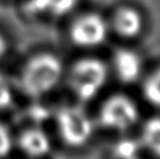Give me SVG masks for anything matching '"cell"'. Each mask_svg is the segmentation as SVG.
<instances>
[{
	"label": "cell",
	"mask_w": 160,
	"mask_h": 159,
	"mask_svg": "<svg viewBox=\"0 0 160 159\" xmlns=\"http://www.w3.org/2000/svg\"><path fill=\"white\" fill-rule=\"evenodd\" d=\"M63 75V66L53 54H39L26 63L21 73L22 90L32 97H41L52 91Z\"/></svg>",
	"instance_id": "obj_1"
},
{
	"label": "cell",
	"mask_w": 160,
	"mask_h": 159,
	"mask_svg": "<svg viewBox=\"0 0 160 159\" xmlns=\"http://www.w3.org/2000/svg\"><path fill=\"white\" fill-rule=\"evenodd\" d=\"M108 79V68L95 58L82 59L74 63L69 73V85L82 102L92 100L101 93Z\"/></svg>",
	"instance_id": "obj_2"
},
{
	"label": "cell",
	"mask_w": 160,
	"mask_h": 159,
	"mask_svg": "<svg viewBox=\"0 0 160 159\" xmlns=\"http://www.w3.org/2000/svg\"><path fill=\"white\" fill-rule=\"evenodd\" d=\"M60 136L71 147L84 146L93 135V122L88 112L77 105L63 106L56 115Z\"/></svg>",
	"instance_id": "obj_3"
},
{
	"label": "cell",
	"mask_w": 160,
	"mask_h": 159,
	"mask_svg": "<svg viewBox=\"0 0 160 159\" xmlns=\"http://www.w3.org/2000/svg\"><path fill=\"white\" fill-rule=\"evenodd\" d=\"M99 123L115 131H126L139 119V109L132 100L118 94L104 102L98 114Z\"/></svg>",
	"instance_id": "obj_4"
},
{
	"label": "cell",
	"mask_w": 160,
	"mask_h": 159,
	"mask_svg": "<svg viewBox=\"0 0 160 159\" xmlns=\"http://www.w3.org/2000/svg\"><path fill=\"white\" fill-rule=\"evenodd\" d=\"M109 26L98 14L89 13L77 19L70 28L72 42L82 48H93L107 40Z\"/></svg>",
	"instance_id": "obj_5"
},
{
	"label": "cell",
	"mask_w": 160,
	"mask_h": 159,
	"mask_svg": "<svg viewBox=\"0 0 160 159\" xmlns=\"http://www.w3.org/2000/svg\"><path fill=\"white\" fill-rule=\"evenodd\" d=\"M113 69L117 77L124 83H133L142 74V61L139 54L128 48L116 50L113 55Z\"/></svg>",
	"instance_id": "obj_6"
},
{
	"label": "cell",
	"mask_w": 160,
	"mask_h": 159,
	"mask_svg": "<svg viewBox=\"0 0 160 159\" xmlns=\"http://www.w3.org/2000/svg\"><path fill=\"white\" fill-rule=\"evenodd\" d=\"M78 0H28L25 11L32 15L64 17L76 7Z\"/></svg>",
	"instance_id": "obj_7"
},
{
	"label": "cell",
	"mask_w": 160,
	"mask_h": 159,
	"mask_svg": "<svg viewBox=\"0 0 160 159\" xmlns=\"http://www.w3.org/2000/svg\"><path fill=\"white\" fill-rule=\"evenodd\" d=\"M142 14L133 7H122L115 14L113 27L120 36L136 38L142 31Z\"/></svg>",
	"instance_id": "obj_8"
},
{
	"label": "cell",
	"mask_w": 160,
	"mask_h": 159,
	"mask_svg": "<svg viewBox=\"0 0 160 159\" xmlns=\"http://www.w3.org/2000/svg\"><path fill=\"white\" fill-rule=\"evenodd\" d=\"M19 144L23 152L33 158L48 155L52 149V141L48 135L43 130L38 128H32L23 131L20 136Z\"/></svg>",
	"instance_id": "obj_9"
},
{
	"label": "cell",
	"mask_w": 160,
	"mask_h": 159,
	"mask_svg": "<svg viewBox=\"0 0 160 159\" xmlns=\"http://www.w3.org/2000/svg\"><path fill=\"white\" fill-rule=\"evenodd\" d=\"M140 143L151 153L160 158V117H153L145 122Z\"/></svg>",
	"instance_id": "obj_10"
},
{
	"label": "cell",
	"mask_w": 160,
	"mask_h": 159,
	"mask_svg": "<svg viewBox=\"0 0 160 159\" xmlns=\"http://www.w3.org/2000/svg\"><path fill=\"white\" fill-rule=\"evenodd\" d=\"M142 93L148 103L160 108V68L156 69L145 79Z\"/></svg>",
	"instance_id": "obj_11"
},
{
	"label": "cell",
	"mask_w": 160,
	"mask_h": 159,
	"mask_svg": "<svg viewBox=\"0 0 160 159\" xmlns=\"http://www.w3.org/2000/svg\"><path fill=\"white\" fill-rule=\"evenodd\" d=\"M142 143L131 138H123L113 146L115 159H138Z\"/></svg>",
	"instance_id": "obj_12"
},
{
	"label": "cell",
	"mask_w": 160,
	"mask_h": 159,
	"mask_svg": "<svg viewBox=\"0 0 160 159\" xmlns=\"http://www.w3.org/2000/svg\"><path fill=\"white\" fill-rule=\"evenodd\" d=\"M13 100L12 89L7 79L0 73V109H5L11 105Z\"/></svg>",
	"instance_id": "obj_13"
},
{
	"label": "cell",
	"mask_w": 160,
	"mask_h": 159,
	"mask_svg": "<svg viewBox=\"0 0 160 159\" xmlns=\"http://www.w3.org/2000/svg\"><path fill=\"white\" fill-rule=\"evenodd\" d=\"M12 137L9 133L8 129L5 126L4 124L0 123V159L5 158L8 156L12 150Z\"/></svg>",
	"instance_id": "obj_14"
},
{
	"label": "cell",
	"mask_w": 160,
	"mask_h": 159,
	"mask_svg": "<svg viewBox=\"0 0 160 159\" xmlns=\"http://www.w3.org/2000/svg\"><path fill=\"white\" fill-rule=\"evenodd\" d=\"M6 50H7V42L4 39V36L0 35V60L4 58Z\"/></svg>",
	"instance_id": "obj_15"
}]
</instances>
